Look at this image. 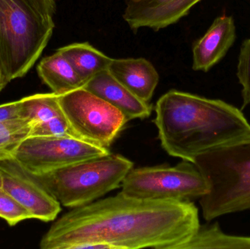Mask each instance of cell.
I'll return each instance as SVG.
<instances>
[{
    "label": "cell",
    "mask_w": 250,
    "mask_h": 249,
    "mask_svg": "<svg viewBox=\"0 0 250 249\" xmlns=\"http://www.w3.org/2000/svg\"><path fill=\"white\" fill-rule=\"evenodd\" d=\"M190 201L143 200L119 193L74 208L51 225L42 249H179L200 227Z\"/></svg>",
    "instance_id": "1"
},
{
    "label": "cell",
    "mask_w": 250,
    "mask_h": 249,
    "mask_svg": "<svg viewBox=\"0 0 250 249\" xmlns=\"http://www.w3.org/2000/svg\"><path fill=\"white\" fill-rule=\"evenodd\" d=\"M154 109L162 147L182 160L192 162L207 151L250 134L243 113L221 99L172 89L157 100Z\"/></svg>",
    "instance_id": "2"
},
{
    "label": "cell",
    "mask_w": 250,
    "mask_h": 249,
    "mask_svg": "<svg viewBox=\"0 0 250 249\" xmlns=\"http://www.w3.org/2000/svg\"><path fill=\"white\" fill-rule=\"evenodd\" d=\"M192 163L208 184L200 199L206 220L250 210V134L198 155Z\"/></svg>",
    "instance_id": "3"
},
{
    "label": "cell",
    "mask_w": 250,
    "mask_h": 249,
    "mask_svg": "<svg viewBox=\"0 0 250 249\" xmlns=\"http://www.w3.org/2000/svg\"><path fill=\"white\" fill-rule=\"evenodd\" d=\"M54 16L26 0H0V65L9 83L35 65L52 36Z\"/></svg>",
    "instance_id": "4"
},
{
    "label": "cell",
    "mask_w": 250,
    "mask_h": 249,
    "mask_svg": "<svg viewBox=\"0 0 250 249\" xmlns=\"http://www.w3.org/2000/svg\"><path fill=\"white\" fill-rule=\"evenodd\" d=\"M132 168V161L110 153L37 177L60 204L74 209L93 203L121 187Z\"/></svg>",
    "instance_id": "5"
},
{
    "label": "cell",
    "mask_w": 250,
    "mask_h": 249,
    "mask_svg": "<svg viewBox=\"0 0 250 249\" xmlns=\"http://www.w3.org/2000/svg\"><path fill=\"white\" fill-rule=\"evenodd\" d=\"M125 195L143 200L191 201L208 192L207 181L192 162L132 168L122 183Z\"/></svg>",
    "instance_id": "6"
},
{
    "label": "cell",
    "mask_w": 250,
    "mask_h": 249,
    "mask_svg": "<svg viewBox=\"0 0 250 249\" xmlns=\"http://www.w3.org/2000/svg\"><path fill=\"white\" fill-rule=\"evenodd\" d=\"M59 102L78 138L107 149L129 121L120 110L83 87L59 95Z\"/></svg>",
    "instance_id": "7"
},
{
    "label": "cell",
    "mask_w": 250,
    "mask_h": 249,
    "mask_svg": "<svg viewBox=\"0 0 250 249\" xmlns=\"http://www.w3.org/2000/svg\"><path fill=\"white\" fill-rule=\"evenodd\" d=\"M110 153L108 149L73 136H28L12 157L26 171L39 175Z\"/></svg>",
    "instance_id": "8"
},
{
    "label": "cell",
    "mask_w": 250,
    "mask_h": 249,
    "mask_svg": "<svg viewBox=\"0 0 250 249\" xmlns=\"http://www.w3.org/2000/svg\"><path fill=\"white\" fill-rule=\"evenodd\" d=\"M2 189L17 200L33 219L52 222L61 212L60 202L37 175L31 173L13 157L0 159Z\"/></svg>",
    "instance_id": "9"
},
{
    "label": "cell",
    "mask_w": 250,
    "mask_h": 249,
    "mask_svg": "<svg viewBox=\"0 0 250 249\" xmlns=\"http://www.w3.org/2000/svg\"><path fill=\"white\" fill-rule=\"evenodd\" d=\"M202 0H125L123 19L131 30L143 27L154 31L175 24Z\"/></svg>",
    "instance_id": "10"
},
{
    "label": "cell",
    "mask_w": 250,
    "mask_h": 249,
    "mask_svg": "<svg viewBox=\"0 0 250 249\" xmlns=\"http://www.w3.org/2000/svg\"><path fill=\"white\" fill-rule=\"evenodd\" d=\"M236 29L232 16L216 18L192 48V69L207 73L220 62L234 43Z\"/></svg>",
    "instance_id": "11"
},
{
    "label": "cell",
    "mask_w": 250,
    "mask_h": 249,
    "mask_svg": "<svg viewBox=\"0 0 250 249\" xmlns=\"http://www.w3.org/2000/svg\"><path fill=\"white\" fill-rule=\"evenodd\" d=\"M83 87L120 110L128 121L148 118L151 115L152 106L132 94L108 70L95 75Z\"/></svg>",
    "instance_id": "12"
},
{
    "label": "cell",
    "mask_w": 250,
    "mask_h": 249,
    "mask_svg": "<svg viewBox=\"0 0 250 249\" xmlns=\"http://www.w3.org/2000/svg\"><path fill=\"white\" fill-rule=\"evenodd\" d=\"M108 71L144 102H149L160 76L151 61L144 58H112Z\"/></svg>",
    "instance_id": "13"
},
{
    "label": "cell",
    "mask_w": 250,
    "mask_h": 249,
    "mask_svg": "<svg viewBox=\"0 0 250 249\" xmlns=\"http://www.w3.org/2000/svg\"><path fill=\"white\" fill-rule=\"evenodd\" d=\"M38 76L42 81L58 95L83 87L84 81L60 51L45 57L38 64Z\"/></svg>",
    "instance_id": "14"
},
{
    "label": "cell",
    "mask_w": 250,
    "mask_h": 249,
    "mask_svg": "<svg viewBox=\"0 0 250 249\" xmlns=\"http://www.w3.org/2000/svg\"><path fill=\"white\" fill-rule=\"evenodd\" d=\"M21 101L0 105V159L12 157L19 143L29 136L32 124L21 118Z\"/></svg>",
    "instance_id": "15"
},
{
    "label": "cell",
    "mask_w": 250,
    "mask_h": 249,
    "mask_svg": "<svg viewBox=\"0 0 250 249\" xmlns=\"http://www.w3.org/2000/svg\"><path fill=\"white\" fill-rule=\"evenodd\" d=\"M57 50L73 66L84 84L95 75L108 70L112 60L89 42L70 44Z\"/></svg>",
    "instance_id": "16"
},
{
    "label": "cell",
    "mask_w": 250,
    "mask_h": 249,
    "mask_svg": "<svg viewBox=\"0 0 250 249\" xmlns=\"http://www.w3.org/2000/svg\"><path fill=\"white\" fill-rule=\"evenodd\" d=\"M250 249V236L225 233L217 222L200 225L195 235L179 249Z\"/></svg>",
    "instance_id": "17"
},
{
    "label": "cell",
    "mask_w": 250,
    "mask_h": 249,
    "mask_svg": "<svg viewBox=\"0 0 250 249\" xmlns=\"http://www.w3.org/2000/svg\"><path fill=\"white\" fill-rule=\"evenodd\" d=\"M21 102V118L28 120L32 124V127L64 115L59 102V95L54 92L31 95L22 98Z\"/></svg>",
    "instance_id": "18"
},
{
    "label": "cell",
    "mask_w": 250,
    "mask_h": 249,
    "mask_svg": "<svg viewBox=\"0 0 250 249\" xmlns=\"http://www.w3.org/2000/svg\"><path fill=\"white\" fill-rule=\"evenodd\" d=\"M0 218L11 227L33 219L31 213L3 189H0Z\"/></svg>",
    "instance_id": "19"
},
{
    "label": "cell",
    "mask_w": 250,
    "mask_h": 249,
    "mask_svg": "<svg viewBox=\"0 0 250 249\" xmlns=\"http://www.w3.org/2000/svg\"><path fill=\"white\" fill-rule=\"evenodd\" d=\"M236 76L242 87L243 107H245L250 104V38L245 39L241 46Z\"/></svg>",
    "instance_id": "20"
},
{
    "label": "cell",
    "mask_w": 250,
    "mask_h": 249,
    "mask_svg": "<svg viewBox=\"0 0 250 249\" xmlns=\"http://www.w3.org/2000/svg\"><path fill=\"white\" fill-rule=\"evenodd\" d=\"M29 136H40V137L73 136V137H76L73 132L72 131L68 121L64 115L55 117L48 121L35 124L31 129Z\"/></svg>",
    "instance_id": "21"
},
{
    "label": "cell",
    "mask_w": 250,
    "mask_h": 249,
    "mask_svg": "<svg viewBox=\"0 0 250 249\" xmlns=\"http://www.w3.org/2000/svg\"><path fill=\"white\" fill-rule=\"evenodd\" d=\"M29 4L35 8L54 15L57 10V5L54 0H26Z\"/></svg>",
    "instance_id": "22"
},
{
    "label": "cell",
    "mask_w": 250,
    "mask_h": 249,
    "mask_svg": "<svg viewBox=\"0 0 250 249\" xmlns=\"http://www.w3.org/2000/svg\"><path fill=\"white\" fill-rule=\"evenodd\" d=\"M9 83L7 79L6 78L4 73H3L2 69H1V65H0V92L2 91V89L7 86V83Z\"/></svg>",
    "instance_id": "23"
},
{
    "label": "cell",
    "mask_w": 250,
    "mask_h": 249,
    "mask_svg": "<svg viewBox=\"0 0 250 249\" xmlns=\"http://www.w3.org/2000/svg\"><path fill=\"white\" fill-rule=\"evenodd\" d=\"M2 177H1V173H0V189H2Z\"/></svg>",
    "instance_id": "24"
}]
</instances>
